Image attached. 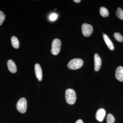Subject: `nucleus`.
<instances>
[{
	"instance_id": "f257e3e1",
	"label": "nucleus",
	"mask_w": 123,
	"mask_h": 123,
	"mask_svg": "<svg viewBox=\"0 0 123 123\" xmlns=\"http://www.w3.org/2000/svg\"><path fill=\"white\" fill-rule=\"evenodd\" d=\"M65 97L67 103L70 105L74 104L76 99V95L75 91L71 89L66 90Z\"/></svg>"
},
{
	"instance_id": "f03ea898",
	"label": "nucleus",
	"mask_w": 123,
	"mask_h": 123,
	"mask_svg": "<svg viewBox=\"0 0 123 123\" xmlns=\"http://www.w3.org/2000/svg\"><path fill=\"white\" fill-rule=\"evenodd\" d=\"M84 62L80 59H74L70 60L68 63V67L69 69L75 70L78 69L83 66Z\"/></svg>"
},
{
	"instance_id": "7ed1b4c3",
	"label": "nucleus",
	"mask_w": 123,
	"mask_h": 123,
	"mask_svg": "<svg viewBox=\"0 0 123 123\" xmlns=\"http://www.w3.org/2000/svg\"><path fill=\"white\" fill-rule=\"evenodd\" d=\"M61 42L58 39H55L52 41V43L51 52L52 55H58L61 50Z\"/></svg>"
},
{
	"instance_id": "20e7f679",
	"label": "nucleus",
	"mask_w": 123,
	"mask_h": 123,
	"mask_svg": "<svg viewBox=\"0 0 123 123\" xmlns=\"http://www.w3.org/2000/svg\"><path fill=\"white\" fill-rule=\"evenodd\" d=\"M17 109L20 113H24L26 111L27 108V104L26 99L22 98L19 99L17 104Z\"/></svg>"
},
{
	"instance_id": "39448f33",
	"label": "nucleus",
	"mask_w": 123,
	"mask_h": 123,
	"mask_svg": "<svg viewBox=\"0 0 123 123\" xmlns=\"http://www.w3.org/2000/svg\"><path fill=\"white\" fill-rule=\"evenodd\" d=\"M81 29L82 34L85 37H89L93 33V28L90 24L84 23L82 26Z\"/></svg>"
},
{
	"instance_id": "423d86ee",
	"label": "nucleus",
	"mask_w": 123,
	"mask_h": 123,
	"mask_svg": "<svg viewBox=\"0 0 123 123\" xmlns=\"http://www.w3.org/2000/svg\"><path fill=\"white\" fill-rule=\"evenodd\" d=\"M106 115L105 110L103 108H100L97 111L95 115V118L97 120L102 122L103 121Z\"/></svg>"
},
{
	"instance_id": "0eeeda50",
	"label": "nucleus",
	"mask_w": 123,
	"mask_h": 123,
	"mask_svg": "<svg viewBox=\"0 0 123 123\" xmlns=\"http://www.w3.org/2000/svg\"><path fill=\"white\" fill-rule=\"evenodd\" d=\"M94 69L96 71H98L100 69L102 64L101 57L97 53L94 55Z\"/></svg>"
},
{
	"instance_id": "6e6552de",
	"label": "nucleus",
	"mask_w": 123,
	"mask_h": 123,
	"mask_svg": "<svg viewBox=\"0 0 123 123\" xmlns=\"http://www.w3.org/2000/svg\"><path fill=\"white\" fill-rule=\"evenodd\" d=\"M116 78L119 81H123V68L121 66L117 67L116 70Z\"/></svg>"
},
{
	"instance_id": "1a4fd4ad",
	"label": "nucleus",
	"mask_w": 123,
	"mask_h": 123,
	"mask_svg": "<svg viewBox=\"0 0 123 123\" xmlns=\"http://www.w3.org/2000/svg\"><path fill=\"white\" fill-rule=\"evenodd\" d=\"M35 70L36 76L37 78L39 81H41L43 77V74L42 68L39 64H36L35 66Z\"/></svg>"
},
{
	"instance_id": "9d476101",
	"label": "nucleus",
	"mask_w": 123,
	"mask_h": 123,
	"mask_svg": "<svg viewBox=\"0 0 123 123\" xmlns=\"http://www.w3.org/2000/svg\"><path fill=\"white\" fill-rule=\"evenodd\" d=\"M7 66L9 70L11 73H14L17 71V67L14 62L11 60H9L7 62Z\"/></svg>"
},
{
	"instance_id": "9b49d317",
	"label": "nucleus",
	"mask_w": 123,
	"mask_h": 123,
	"mask_svg": "<svg viewBox=\"0 0 123 123\" xmlns=\"http://www.w3.org/2000/svg\"><path fill=\"white\" fill-rule=\"evenodd\" d=\"M103 36L104 41L105 42L106 44L107 45L108 48L111 50H113L114 49V47L110 38L105 34H103Z\"/></svg>"
},
{
	"instance_id": "f8f14e48",
	"label": "nucleus",
	"mask_w": 123,
	"mask_h": 123,
	"mask_svg": "<svg viewBox=\"0 0 123 123\" xmlns=\"http://www.w3.org/2000/svg\"><path fill=\"white\" fill-rule=\"evenodd\" d=\"M11 42L13 47L15 49H18L19 47V42L17 38L15 36H12Z\"/></svg>"
},
{
	"instance_id": "ddd939ff",
	"label": "nucleus",
	"mask_w": 123,
	"mask_h": 123,
	"mask_svg": "<svg viewBox=\"0 0 123 123\" xmlns=\"http://www.w3.org/2000/svg\"><path fill=\"white\" fill-rule=\"evenodd\" d=\"M99 12L101 16L103 17H106L109 15V12L105 7H101L99 9Z\"/></svg>"
},
{
	"instance_id": "4468645a",
	"label": "nucleus",
	"mask_w": 123,
	"mask_h": 123,
	"mask_svg": "<svg viewBox=\"0 0 123 123\" xmlns=\"http://www.w3.org/2000/svg\"><path fill=\"white\" fill-rule=\"evenodd\" d=\"M116 15L119 19L123 20V10L121 8H118L117 10Z\"/></svg>"
},
{
	"instance_id": "2eb2a0df",
	"label": "nucleus",
	"mask_w": 123,
	"mask_h": 123,
	"mask_svg": "<svg viewBox=\"0 0 123 123\" xmlns=\"http://www.w3.org/2000/svg\"><path fill=\"white\" fill-rule=\"evenodd\" d=\"M115 121V119L113 115L111 114H108L106 118L107 123H114Z\"/></svg>"
},
{
	"instance_id": "dca6fc26",
	"label": "nucleus",
	"mask_w": 123,
	"mask_h": 123,
	"mask_svg": "<svg viewBox=\"0 0 123 123\" xmlns=\"http://www.w3.org/2000/svg\"><path fill=\"white\" fill-rule=\"evenodd\" d=\"M114 37L116 40L119 42H123V37L122 35L119 33H115L114 34Z\"/></svg>"
},
{
	"instance_id": "f3484780",
	"label": "nucleus",
	"mask_w": 123,
	"mask_h": 123,
	"mask_svg": "<svg viewBox=\"0 0 123 123\" xmlns=\"http://www.w3.org/2000/svg\"><path fill=\"white\" fill-rule=\"evenodd\" d=\"M5 18V15L2 11H0V26L4 22Z\"/></svg>"
},
{
	"instance_id": "a211bd4d",
	"label": "nucleus",
	"mask_w": 123,
	"mask_h": 123,
	"mask_svg": "<svg viewBox=\"0 0 123 123\" xmlns=\"http://www.w3.org/2000/svg\"><path fill=\"white\" fill-rule=\"evenodd\" d=\"M57 14L56 13H53L50 15L49 17V19L51 21H54L57 19Z\"/></svg>"
},
{
	"instance_id": "6ab92c4d",
	"label": "nucleus",
	"mask_w": 123,
	"mask_h": 123,
	"mask_svg": "<svg viewBox=\"0 0 123 123\" xmlns=\"http://www.w3.org/2000/svg\"><path fill=\"white\" fill-rule=\"evenodd\" d=\"M75 123H83V121L82 120L79 119L77 120Z\"/></svg>"
},
{
	"instance_id": "aec40b11",
	"label": "nucleus",
	"mask_w": 123,
	"mask_h": 123,
	"mask_svg": "<svg viewBox=\"0 0 123 123\" xmlns=\"http://www.w3.org/2000/svg\"><path fill=\"white\" fill-rule=\"evenodd\" d=\"M81 1L80 0H74V1L75 2H77V3H79Z\"/></svg>"
}]
</instances>
